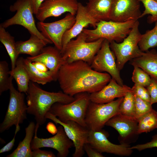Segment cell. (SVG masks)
Masks as SVG:
<instances>
[{
  "mask_svg": "<svg viewBox=\"0 0 157 157\" xmlns=\"http://www.w3.org/2000/svg\"><path fill=\"white\" fill-rule=\"evenodd\" d=\"M144 8L140 17L142 18L147 15H150L148 17V22L152 24L157 21V1L155 0H139Z\"/></svg>",
  "mask_w": 157,
  "mask_h": 157,
  "instance_id": "32",
  "label": "cell"
},
{
  "mask_svg": "<svg viewBox=\"0 0 157 157\" xmlns=\"http://www.w3.org/2000/svg\"><path fill=\"white\" fill-rule=\"evenodd\" d=\"M84 149L89 157H104L101 153L93 148L88 143L85 144Z\"/></svg>",
  "mask_w": 157,
  "mask_h": 157,
  "instance_id": "38",
  "label": "cell"
},
{
  "mask_svg": "<svg viewBox=\"0 0 157 157\" xmlns=\"http://www.w3.org/2000/svg\"><path fill=\"white\" fill-rule=\"evenodd\" d=\"M135 108V118L138 120L147 113L152 110V105L138 97L133 92Z\"/></svg>",
  "mask_w": 157,
  "mask_h": 157,
  "instance_id": "34",
  "label": "cell"
},
{
  "mask_svg": "<svg viewBox=\"0 0 157 157\" xmlns=\"http://www.w3.org/2000/svg\"><path fill=\"white\" fill-rule=\"evenodd\" d=\"M90 95L87 92L78 93L74 96V100L70 103L67 104L55 103L49 112L62 122L73 121L87 127L85 119L90 101Z\"/></svg>",
  "mask_w": 157,
  "mask_h": 157,
  "instance_id": "5",
  "label": "cell"
},
{
  "mask_svg": "<svg viewBox=\"0 0 157 157\" xmlns=\"http://www.w3.org/2000/svg\"><path fill=\"white\" fill-rule=\"evenodd\" d=\"M111 78L107 73L96 71L87 63L78 60L63 64L58 72L57 80L64 93L74 96L80 93L99 91Z\"/></svg>",
  "mask_w": 157,
  "mask_h": 157,
  "instance_id": "1",
  "label": "cell"
},
{
  "mask_svg": "<svg viewBox=\"0 0 157 157\" xmlns=\"http://www.w3.org/2000/svg\"><path fill=\"white\" fill-rule=\"evenodd\" d=\"M138 133H147L157 128V111L153 108L138 120Z\"/></svg>",
  "mask_w": 157,
  "mask_h": 157,
  "instance_id": "28",
  "label": "cell"
},
{
  "mask_svg": "<svg viewBox=\"0 0 157 157\" xmlns=\"http://www.w3.org/2000/svg\"><path fill=\"white\" fill-rule=\"evenodd\" d=\"M130 61L131 65L140 68L151 78L157 80V52L155 49L148 50Z\"/></svg>",
  "mask_w": 157,
  "mask_h": 157,
  "instance_id": "22",
  "label": "cell"
},
{
  "mask_svg": "<svg viewBox=\"0 0 157 157\" xmlns=\"http://www.w3.org/2000/svg\"><path fill=\"white\" fill-rule=\"evenodd\" d=\"M138 46L143 52H145L151 48L157 47V21L154 28L148 30L143 34L139 42Z\"/></svg>",
  "mask_w": 157,
  "mask_h": 157,
  "instance_id": "29",
  "label": "cell"
},
{
  "mask_svg": "<svg viewBox=\"0 0 157 157\" xmlns=\"http://www.w3.org/2000/svg\"><path fill=\"white\" fill-rule=\"evenodd\" d=\"M118 114L135 118V102L133 90L128 92L124 97L119 107Z\"/></svg>",
  "mask_w": 157,
  "mask_h": 157,
  "instance_id": "30",
  "label": "cell"
},
{
  "mask_svg": "<svg viewBox=\"0 0 157 157\" xmlns=\"http://www.w3.org/2000/svg\"><path fill=\"white\" fill-rule=\"evenodd\" d=\"M134 67L131 79L134 84L147 87L150 83L151 78L149 75L140 68Z\"/></svg>",
  "mask_w": 157,
  "mask_h": 157,
  "instance_id": "33",
  "label": "cell"
},
{
  "mask_svg": "<svg viewBox=\"0 0 157 157\" xmlns=\"http://www.w3.org/2000/svg\"><path fill=\"white\" fill-rule=\"evenodd\" d=\"M104 40L100 38L88 42L86 34L82 32L76 39H72L67 43L61 53L63 57L65 63L82 60L90 65Z\"/></svg>",
  "mask_w": 157,
  "mask_h": 157,
  "instance_id": "4",
  "label": "cell"
},
{
  "mask_svg": "<svg viewBox=\"0 0 157 157\" xmlns=\"http://www.w3.org/2000/svg\"><path fill=\"white\" fill-rule=\"evenodd\" d=\"M27 58L32 62H38L44 64L53 74L56 81L59 69L65 63L60 51L55 46L45 47L38 55Z\"/></svg>",
  "mask_w": 157,
  "mask_h": 157,
  "instance_id": "20",
  "label": "cell"
},
{
  "mask_svg": "<svg viewBox=\"0 0 157 157\" xmlns=\"http://www.w3.org/2000/svg\"><path fill=\"white\" fill-rule=\"evenodd\" d=\"M20 126H19L15 127V130L14 136L12 140L3 146L0 150V153L1 154L10 151L13 147L15 141L16 135L18 132L20 130Z\"/></svg>",
  "mask_w": 157,
  "mask_h": 157,
  "instance_id": "40",
  "label": "cell"
},
{
  "mask_svg": "<svg viewBox=\"0 0 157 157\" xmlns=\"http://www.w3.org/2000/svg\"><path fill=\"white\" fill-rule=\"evenodd\" d=\"M75 21V15L68 13L63 18L54 22L39 21L37 23V27L43 36L51 41L61 51L63 36L72 26Z\"/></svg>",
  "mask_w": 157,
  "mask_h": 157,
  "instance_id": "13",
  "label": "cell"
},
{
  "mask_svg": "<svg viewBox=\"0 0 157 157\" xmlns=\"http://www.w3.org/2000/svg\"><path fill=\"white\" fill-rule=\"evenodd\" d=\"M139 22L137 20L129 35L122 42H110V47L116 59L117 67L120 71L128 61L141 56L144 53L138 43L142 36L140 32Z\"/></svg>",
  "mask_w": 157,
  "mask_h": 157,
  "instance_id": "6",
  "label": "cell"
},
{
  "mask_svg": "<svg viewBox=\"0 0 157 157\" xmlns=\"http://www.w3.org/2000/svg\"><path fill=\"white\" fill-rule=\"evenodd\" d=\"M10 99L8 109L3 122L0 125V132L2 133L13 125L19 126L27 119V105L24 93L14 87L13 82L10 88Z\"/></svg>",
  "mask_w": 157,
  "mask_h": 157,
  "instance_id": "9",
  "label": "cell"
},
{
  "mask_svg": "<svg viewBox=\"0 0 157 157\" xmlns=\"http://www.w3.org/2000/svg\"><path fill=\"white\" fill-rule=\"evenodd\" d=\"M35 125L33 122H30L25 129L26 135L17 148L7 157H32L31 144L35 134Z\"/></svg>",
  "mask_w": 157,
  "mask_h": 157,
  "instance_id": "24",
  "label": "cell"
},
{
  "mask_svg": "<svg viewBox=\"0 0 157 157\" xmlns=\"http://www.w3.org/2000/svg\"><path fill=\"white\" fill-rule=\"evenodd\" d=\"M138 124L135 118L118 114L108 120L105 125L113 128L118 132L120 144H129L135 142L138 138Z\"/></svg>",
  "mask_w": 157,
  "mask_h": 157,
  "instance_id": "15",
  "label": "cell"
},
{
  "mask_svg": "<svg viewBox=\"0 0 157 157\" xmlns=\"http://www.w3.org/2000/svg\"><path fill=\"white\" fill-rule=\"evenodd\" d=\"M10 11L15 14L0 24L5 28L14 25L22 26L28 30L31 34L35 35L48 44H53L45 38L38 30L33 16L34 14L30 0H17L10 7Z\"/></svg>",
  "mask_w": 157,
  "mask_h": 157,
  "instance_id": "7",
  "label": "cell"
},
{
  "mask_svg": "<svg viewBox=\"0 0 157 157\" xmlns=\"http://www.w3.org/2000/svg\"><path fill=\"white\" fill-rule=\"evenodd\" d=\"M38 148L32 150V157H55L56 155L51 151L42 150Z\"/></svg>",
  "mask_w": 157,
  "mask_h": 157,
  "instance_id": "39",
  "label": "cell"
},
{
  "mask_svg": "<svg viewBox=\"0 0 157 157\" xmlns=\"http://www.w3.org/2000/svg\"><path fill=\"white\" fill-rule=\"evenodd\" d=\"M5 28L0 25V41L5 47L10 57L11 70H13L15 67L19 54L17 50L16 42L14 38L6 31Z\"/></svg>",
  "mask_w": 157,
  "mask_h": 157,
  "instance_id": "27",
  "label": "cell"
},
{
  "mask_svg": "<svg viewBox=\"0 0 157 157\" xmlns=\"http://www.w3.org/2000/svg\"><path fill=\"white\" fill-rule=\"evenodd\" d=\"M151 78V82L146 88L150 95V102L152 105L157 103V80Z\"/></svg>",
  "mask_w": 157,
  "mask_h": 157,
  "instance_id": "36",
  "label": "cell"
},
{
  "mask_svg": "<svg viewBox=\"0 0 157 157\" xmlns=\"http://www.w3.org/2000/svg\"><path fill=\"white\" fill-rule=\"evenodd\" d=\"M116 59L115 56L110 49L109 42L104 39L90 66L98 72H107L119 84L123 85V81L117 67Z\"/></svg>",
  "mask_w": 157,
  "mask_h": 157,
  "instance_id": "10",
  "label": "cell"
},
{
  "mask_svg": "<svg viewBox=\"0 0 157 157\" xmlns=\"http://www.w3.org/2000/svg\"><path fill=\"white\" fill-rule=\"evenodd\" d=\"M154 147H157V134L153 135L152 137L151 140L149 142L130 147L131 149H136L139 151L145 149Z\"/></svg>",
  "mask_w": 157,
  "mask_h": 157,
  "instance_id": "37",
  "label": "cell"
},
{
  "mask_svg": "<svg viewBox=\"0 0 157 157\" xmlns=\"http://www.w3.org/2000/svg\"><path fill=\"white\" fill-rule=\"evenodd\" d=\"M137 20H132L123 22L101 21L97 23L94 29L84 28L82 32L86 34L88 42L103 38L110 42L115 41L119 43L129 35Z\"/></svg>",
  "mask_w": 157,
  "mask_h": 157,
  "instance_id": "3",
  "label": "cell"
},
{
  "mask_svg": "<svg viewBox=\"0 0 157 157\" xmlns=\"http://www.w3.org/2000/svg\"><path fill=\"white\" fill-rule=\"evenodd\" d=\"M134 92L139 98L148 103L150 102V98L149 92L145 87L134 84L132 88Z\"/></svg>",
  "mask_w": 157,
  "mask_h": 157,
  "instance_id": "35",
  "label": "cell"
},
{
  "mask_svg": "<svg viewBox=\"0 0 157 157\" xmlns=\"http://www.w3.org/2000/svg\"><path fill=\"white\" fill-rule=\"evenodd\" d=\"M46 128L49 133L53 135L56 134L58 131V128L56 127L54 123L51 122L47 123Z\"/></svg>",
  "mask_w": 157,
  "mask_h": 157,
  "instance_id": "42",
  "label": "cell"
},
{
  "mask_svg": "<svg viewBox=\"0 0 157 157\" xmlns=\"http://www.w3.org/2000/svg\"><path fill=\"white\" fill-rule=\"evenodd\" d=\"M46 119L53 121L56 125L59 124L63 127L68 137L73 142L75 149L72 155L73 157H81L85 153L84 146L88 143L89 130L75 122L69 121L63 122L58 118L48 112L46 115Z\"/></svg>",
  "mask_w": 157,
  "mask_h": 157,
  "instance_id": "11",
  "label": "cell"
},
{
  "mask_svg": "<svg viewBox=\"0 0 157 157\" xmlns=\"http://www.w3.org/2000/svg\"><path fill=\"white\" fill-rule=\"evenodd\" d=\"M78 3L77 0H45L40 7L35 17L40 22H44L49 17H58L66 12L75 15Z\"/></svg>",
  "mask_w": 157,
  "mask_h": 157,
  "instance_id": "16",
  "label": "cell"
},
{
  "mask_svg": "<svg viewBox=\"0 0 157 157\" xmlns=\"http://www.w3.org/2000/svg\"><path fill=\"white\" fill-rule=\"evenodd\" d=\"M139 0H114L110 20L123 22L138 20L142 13Z\"/></svg>",
  "mask_w": 157,
  "mask_h": 157,
  "instance_id": "17",
  "label": "cell"
},
{
  "mask_svg": "<svg viewBox=\"0 0 157 157\" xmlns=\"http://www.w3.org/2000/svg\"><path fill=\"white\" fill-rule=\"evenodd\" d=\"M24 59L22 57L18 58L15 67L9 71V73L16 81L18 90L19 92L26 93L30 80L24 65Z\"/></svg>",
  "mask_w": 157,
  "mask_h": 157,
  "instance_id": "25",
  "label": "cell"
},
{
  "mask_svg": "<svg viewBox=\"0 0 157 157\" xmlns=\"http://www.w3.org/2000/svg\"><path fill=\"white\" fill-rule=\"evenodd\" d=\"M98 22L88 14L85 6L81 3L78 2L75 15V22L72 26L66 31L63 36L61 53L67 43L82 33L85 27L89 25H91L95 28Z\"/></svg>",
  "mask_w": 157,
  "mask_h": 157,
  "instance_id": "18",
  "label": "cell"
},
{
  "mask_svg": "<svg viewBox=\"0 0 157 157\" xmlns=\"http://www.w3.org/2000/svg\"><path fill=\"white\" fill-rule=\"evenodd\" d=\"M8 65L6 61L0 62V95L9 90L13 78L9 73Z\"/></svg>",
  "mask_w": 157,
  "mask_h": 157,
  "instance_id": "31",
  "label": "cell"
},
{
  "mask_svg": "<svg viewBox=\"0 0 157 157\" xmlns=\"http://www.w3.org/2000/svg\"><path fill=\"white\" fill-rule=\"evenodd\" d=\"M45 0H30L34 14L35 15L42 3Z\"/></svg>",
  "mask_w": 157,
  "mask_h": 157,
  "instance_id": "41",
  "label": "cell"
},
{
  "mask_svg": "<svg viewBox=\"0 0 157 157\" xmlns=\"http://www.w3.org/2000/svg\"><path fill=\"white\" fill-rule=\"evenodd\" d=\"M132 88L125 85H121L111 78L108 84L101 90L90 94L91 102L97 104H105L114 100L116 98L124 97Z\"/></svg>",
  "mask_w": 157,
  "mask_h": 157,
  "instance_id": "19",
  "label": "cell"
},
{
  "mask_svg": "<svg viewBox=\"0 0 157 157\" xmlns=\"http://www.w3.org/2000/svg\"><path fill=\"white\" fill-rule=\"evenodd\" d=\"M40 125L36 124L35 134L31 144L32 150L42 147L51 148L58 151L57 156L66 157L69 153V149L74 147L72 141L67 136L63 127H58L57 133L53 136L48 138H40L37 136Z\"/></svg>",
  "mask_w": 157,
  "mask_h": 157,
  "instance_id": "12",
  "label": "cell"
},
{
  "mask_svg": "<svg viewBox=\"0 0 157 157\" xmlns=\"http://www.w3.org/2000/svg\"><path fill=\"white\" fill-rule=\"evenodd\" d=\"M34 66L39 70L42 72L49 71L48 68L43 64L38 62H32Z\"/></svg>",
  "mask_w": 157,
  "mask_h": 157,
  "instance_id": "43",
  "label": "cell"
},
{
  "mask_svg": "<svg viewBox=\"0 0 157 157\" xmlns=\"http://www.w3.org/2000/svg\"><path fill=\"white\" fill-rule=\"evenodd\" d=\"M48 44L37 36L31 34L28 40L16 42V47L19 54H27L34 57L38 55Z\"/></svg>",
  "mask_w": 157,
  "mask_h": 157,
  "instance_id": "23",
  "label": "cell"
},
{
  "mask_svg": "<svg viewBox=\"0 0 157 157\" xmlns=\"http://www.w3.org/2000/svg\"><path fill=\"white\" fill-rule=\"evenodd\" d=\"M123 97L109 103L97 104L90 101L85 119L87 127L90 130L102 129L107 122L119 113V107Z\"/></svg>",
  "mask_w": 157,
  "mask_h": 157,
  "instance_id": "8",
  "label": "cell"
},
{
  "mask_svg": "<svg viewBox=\"0 0 157 157\" xmlns=\"http://www.w3.org/2000/svg\"><path fill=\"white\" fill-rule=\"evenodd\" d=\"M156 0V1H157V0Z\"/></svg>",
  "mask_w": 157,
  "mask_h": 157,
  "instance_id": "44",
  "label": "cell"
},
{
  "mask_svg": "<svg viewBox=\"0 0 157 157\" xmlns=\"http://www.w3.org/2000/svg\"><path fill=\"white\" fill-rule=\"evenodd\" d=\"M114 0H88L85 6L90 15L98 22L110 20Z\"/></svg>",
  "mask_w": 157,
  "mask_h": 157,
  "instance_id": "21",
  "label": "cell"
},
{
  "mask_svg": "<svg viewBox=\"0 0 157 157\" xmlns=\"http://www.w3.org/2000/svg\"><path fill=\"white\" fill-rule=\"evenodd\" d=\"M108 133L102 129L89 130L88 143L99 152L106 153L121 156H128L132 153L129 144H116L108 139Z\"/></svg>",
  "mask_w": 157,
  "mask_h": 157,
  "instance_id": "14",
  "label": "cell"
},
{
  "mask_svg": "<svg viewBox=\"0 0 157 157\" xmlns=\"http://www.w3.org/2000/svg\"><path fill=\"white\" fill-rule=\"evenodd\" d=\"M24 63L31 81L44 85L56 81L53 74L50 71L44 72L39 70L34 66L32 62L27 58H24Z\"/></svg>",
  "mask_w": 157,
  "mask_h": 157,
  "instance_id": "26",
  "label": "cell"
},
{
  "mask_svg": "<svg viewBox=\"0 0 157 157\" xmlns=\"http://www.w3.org/2000/svg\"><path fill=\"white\" fill-rule=\"evenodd\" d=\"M26 93L27 113L33 115L36 124L40 126L45 123V115L53 104L57 102L67 104L75 99L74 96L63 92L45 91L31 81Z\"/></svg>",
  "mask_w": 157,
  "mask_h": 157,
  "instance_id": "2",
  "label": "cell"
}]
</instances>
